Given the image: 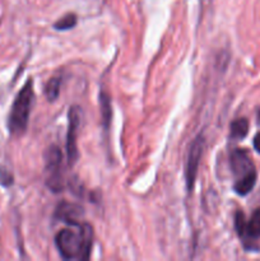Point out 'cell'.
<instances>
[{
	"label": "cell",
	"mask_w": 260,
	"mask_h": 261,
	"mask_svg": "<svg viewBox=\"0 0 260 261\" xmlns=\"http://www.w3.org/2000/svg\"><path fill=\"white\" fill-rule=\"evenodd\" d=\"M56 247L66 260L89 259L93 244V231L89 224H69L56 234Z\"/></svg>",
	"instance_id": "6da1fadb"
},
{
	"label": "cell",
	"mask_w": 260,
	"mask_h": 261,
	"mask_svg": "<svg viewBox=\"0 0 260 261\" xmlns=\"http://www.w3.org/2000/svg\"><path fill=\"white\" fill-rule=\"evenodd\" d=\"M33 98H35L33 83L30 79L23 86L19 93L17 94V97L14 99V103L12 106L9 120H8V126H9V132L13 135L23 134L25 132V129H27L31 110H32Z\"/></svg>",
	"instance_id": "7a4b0ae2"
},
{
	"label": "cell",
	"mask_w": 260,
	"mask_h": 261,
	"mask_svg": "<svg viewBox=\"0 0 260 261\" xmlns=\"http://www.w3.org/2000/svg\"><path fill=\"white\" fill-rule=\"evenodd\" d=\"M236 229L239 236L241 237L244 246L247 250L256 249L254 246L255 240L260 239V209H256L250 218V221L245 219L244 213L239 212L236 214Z\"/></svg>",
	"instance_id": "3957f363"
},
{
	"label": "cell",
	"mask_w": 260,
	"mask_h": 261,
	"mask_svg": "<svg viewBox=\"0 0 260 261\" xmlns=\"http://www.w3.org/2000/svg\"><path fill=\"white\" fill-rule=\"evenodd\" d=\"M69 129L66 135V153H68V163L73 166L78 160V147H76V139H78L79 127L82 121V111L79 107L73 106L69 111Z\"/></svg>",
	"instance_id": "277c9868"
},
{
	"label": "cell",
	"mask_w": 260,
	"mask_h": 261,
	"mask_svg": "<svg viewBox=\"0 0 260 261\" xmlns=\"http://www.w3.org/2000/svg\"><path fill=\"white\" fill-rule=\"evenodd\" d=\"M46 171L48 172L47 186L53 191H61L63 177H61V152L58 147L48 148L45 157Z\"/></svg>",
	"instance_id": "5b68a950"
},
{
	"label": "cell",
	"mask_w": 260,
	"mask_h": 261,
	"mask_svg": "<svg viewBox=\"0 0 260 261\" xmlns=\"http://www.w3.org/2000/svg\"><path fill=\"white\" fill-rule=\"evenodd\" d=\"M203 143L204 139L201 135H198L193 143H191L190 150L188 154V162H186V186L189 191L193 190L194 184H195L196 173H198L199 163H200L201 154H203Z\"/></svg>",
	"instance_id": "8992f818"
},
{
	"label": "cell",
	"mask_w": 260,
	"mask_h": 261,
	"mask_svg": "<svg viewBox=\"0 0 260 261\" xmlns=\"http://www.w3.org/2000/svg\"><path fill=\"white\" fill-rule=\"evenodd\" d=\"M231 167L237 180H242V178L249 177L251 175H256L254 163L251 162L247 153L242 149L233 150L231 155Z\"/></svg>",
	"instance_id": "52a82bcc"
},
{
	"label": "cell",
	"mask_w": 260,
	"mask_h": 261,
	"mask_svg": "<svg viewBox=\"0 0 260 261\" xmlns=\"http://www.w3.org/2000/svg\"><path fill=\"white\" fill-rule=\"evenodd\" d=\"M79 214H82V208L79 206L73 205V204H61L60 206H58V216L59 218L63 219L64 222L69 224H75L79 223L76 219H78Z\"/></svg>",
	"instance_id": "ba28073f"
},
{
	"label": "cell",
	"mask_w": 260,
	"mask_h": 261,
	"mask_svg": "<svg viewBox=\"0 0 260 261\" xmlns=\"http://www.w3.org/2000/svg\"><path fill=\"white\" fill-rule=\"evenodd\" d=\"M249 132V121L244 117L235 120L231 124V138L232 139H244Z\"/></svg>",
	"instance_id": "9c48e42d"
},
{
	"label": "cell",
	"mask_w": 260,
	"mask_h": 261,
	"mask_svg": "<svg viewBox=\"0 0 260 261\" xmlns=\"http://www.w3.org/2000/svg\"><path fill=\"white\" fill-rule=\"evenodd\" d=\"M60 83L61 78H59V76L50 79V82H48L45 89V94L48 101L54 102L59 97V94H60Z\"/></svg>",
	"instance_id": "30bf717a"
},
{
	"label": "cell",
	"mask_w": 260,
	"mask_h": 261,
	"mask_svg": "<svg viewBox=\"0 0 260 261\" xmlns=\"http://www.w3.org/2000/svg\"><path fill=\"white\" fill-rule=\"evenodd\" d=\"M75 24H76L75 14H66L64 15L61 19H59L58 22L54 24V27H55V30H59V31H66L73 28Z\"/></svg>",
	"instance_id": "8fae6325"
},
{
	"label": "cell",
	"mask_w": 260,
	"mask_h": 261,
	"mask_svg": "<svg viewBox=\"0 0 260 261\" xmlns=\"http://www.w3.org/2000/svg\"><path fill=\"white\" fill-rule=\"evenodd\" d=\"M101 107H102V117H103L105 124H109L111 120V105H110L109 97L101 94Z\"/></svg>",
	"instance_id": "7c38bea8"
},
{
	"label": "cell",
	"mask_w": 260,
	"mask_h": 261,
	"mask_svg": "<svg viewBox=\"0 0 260 261\" xmlns=\"http://www.w3.org/2000/svg\"><path fill=\"white\" fill-rule=\"evenodd\" d=\"M0 184L4 186H9L13 184V176L4 168H0Z\"/></svg>",
	"instance_id": "4fadbf2b"
},
{
	"label": "cell",
	"mask_w": 260,
	"mask_h": 261,
	"mask_svg": "<svg viewBox=\"0 0 260 261\" xmlns=\"http://www.w3.org/2000/svg\"><path fill=\"white\" fill-rule=\"evenodd\" d=\"M254 148L257 153H260V133L255 135L254 138Z\"/></svg>",
	"instance_id": "5bb4252c"
}]
</instances>
